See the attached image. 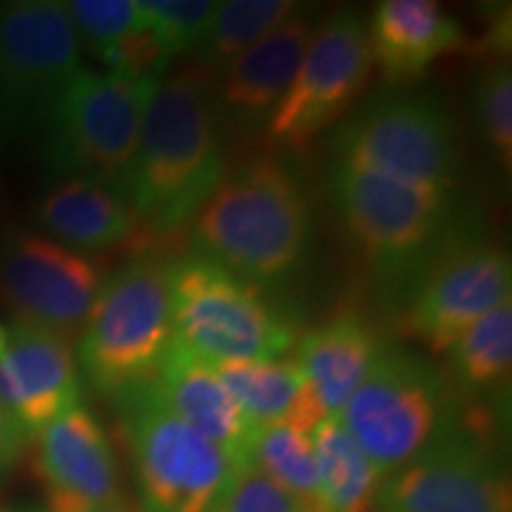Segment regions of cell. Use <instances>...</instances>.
I'll list each match as a JSON object with an SVG mask.
<instances>
[{"label":"cell","mask_w":512,"mask_h":512,"mask_svg":"<svg viewBox=\"0 0 512 512\" xmlns=\"http://www.w3.org/2000/svg\"><path fill=\"white\" fill-rule=\"evenodd\" d=\"M382 344L358 313H339L299 339L297 361L325 415H339L366 380Z\"/></svg>","instance_id":"obj_21"},{"label":"cell","mask_w":512,"mask_h":512,"mask_svg":"<svg viewBox=\"0 0 512 512\" xmlns=\"http://www.w3.org/2000/svg\"><path fill=\"white\" fill-rule=\"evenodd\" d=\"M451 373L460 387L472 392L501 387L510 377L512 363V302L496 306L479 318L448 349Z\"/></svg>","instance_id":"obj_26"},{"label":"cell","mask_w":512,"mask_h":512,"mask_svg":"<svg viewBox=\"0 0 512 512\" xmlns=\"http://www.w3.org/2000/svg\"><path fill=\"white\" fill-rule=\"evenodd\" d=\"M216 512H302L280 484L256 465H242L230 479Z\"/></svg>","instance_id":"obj_30"},{"label":"cell","mask_w":512,"mask_h":512,"mask_svg":"<svg viewBox=\"0 0 512 512\" xmlns=\"http://www.w3.org/2000/svg\"><path fill=\"white\" fill-rule=\"evenodd\" d=\"M29 512H43V510H29Z\"/></svg>","instance_id":"obj_34"},{"label":"cell","mask_w":512,"mask_h":512,"mask_svg":"<svg viewBox=\"0 0 512 512\" xmlns=\"http://www.w3.org/2000/svg\"><path fill=\"white\" fill-rule=\"evenodd\" d=\"M510 290V256L498 245L479 240L439 247L420 266L403 328L422 347L444 354L479 318L510 302Z\"/></svg>","instance_id":"obj_12"},{"label":"cell","mask_w":512,"mask_h":512,"mask_svg":"<svg viewBox=\"0 0 512 512\" xmlns=\"http://www.w3.org/2000/svg\"><path fill=\"white\" fill-rule=\"evenodd\" d=\"M368 24L339 12L313 31L304 60L266 124L273 147L302 150L318 133L349 112L373 74Z\"/></svg>","instance_id":"obj_10"},{"label":"cell","mask_w":512,"mask_h":512,"mask_svg":"<svg viewBox=\"0 0 512 512\" xmlns=\"http://www.w3.org/2000/svg\"><path fill=\"white\" fill-rule=\"evenodd\" d=\"M157 81L117 69H81L48 121L50 164L69 178H93L119 190Z\"/></svg>","instance_id":"obj_6"},{"label":"cell","mask_w":512,"mask_h":512,"mask_svg":"<svg viewBox=\"0 0 512 512\" xmlns=\"http://www.w3.org/2000/svg\"><path fill=\"white\" fill-rule=\"evenodd\" d=\"M221 178L223 143L214 79L200 67L159 79L145 107L121 197L150 233L171 235L195 219Z\"/></svg>","instance_id":"obj_1"},{"label":"cell","mask_w":512,"mask_h":512,"mask_svg":"<svg viewBox=\"0 0 512 512\" xmlns=\"http://www.w3.org/2000/svg\"><path fill=\"white\" fill-rule=\"evenodd\" d=\"M145 512H216L235 467L171 411L155 377L117 396Z\"/></svg>","instance_id":"obj_5"},{"label":"cell","mask_w":512,"mask_h":512,"mask_svg":"<svg viewBox=\"0 0 512 512\" xmlns=\"http://www.w3.org/2000/svg\"><path fill=\"white\" fill-rule=\"evenodd\" d=\"M382 512H512L510 479L470 434H437L382 482Z\"/></svg>","instance_id":"obj_14"},{"label":"cell","mask_w":512,"mask_h":512,"mask_svg":"<svg viewBox=\"0 0 512 512\" xmlns=\"http://www.w3.org/2000/svg\"><path fill=\"white\" fill-rule=\"evenodd\" d=\"M38 221L55 242L79 254L105 252L138 233V219L119 190L93 178H64L38 204Z\"/></svg>","instance_id":"obj_20"},{"label":"cell","mask_w":512,"mask_h":512,"mask_svg":"<svg viewBox=\"0 0 512 512\" xmlns=\"http://www.w3.org/2000/svg\"><path fill=\"white\" fill-rule=\"evenodd\" d=\"M299 15L292 0H228L219 3L207 36L197 48L200 69L216 81L235 57H240L261 38L273 34L280 24Z\"/></svg>","instance_id":"obj_24"},{"label":"cell","mask_w":512,"mask_h":512,"mask_svg":"<svg viewBox=\"0 0 512 512\" xmlns=\"http://www.w3.org/2000/svg\"><path fill=\"white\" fill-rule=\"evenodd\" d=\"M313 31L309 17L294 15L235 57L214 81L219 119L242 133L266 131L304 60Z\"/></svg>","instance_id":"obj_16"},{"label":"cell","mask_w":512,"mask_h":512,"mask_svg":"<svg viewBox=\"0 0 512 512\" xmlns=\"http://www.w3.org/2000/svg\"><path fill=\"white\" fill-rule=\"evenodd\" d=\"M249 463L280 484L302 512H328L320 486L313 432L294 425H271L256 432Z\"/></svg>","instance_id":"obj_25"},{"label":"cell","mask_w":512,"mask_h":512,"mask_svg":"<svg viewBox=\"0 0 512 512\" xmlns=\"http://www.w3.org/2000/svg\"><path fill=\"white\" fill-rule=\"evenodd\" d=\"M335 162L451 192L458 145L451 121L427 100H382L339 128Z\"/></svg>","instance_id":"obj_11"},{"label":"cell","mask_w":512,"mask_h":512,"mask_svg":"<svg viewBox=\"0 0 512 512\" xmlns=\"http://www.w3.org/2000/svg\"><path fill=\"white\" fill-rule=\"evenodd\" d=\"M368 36L375 67L392 83L420 79L465 43L463 27L434 0H384L373 12Z\"/></svg>","instance_id":"obj_19"},{"label":"cell","mask_w":512,"mask_h":512,"mask_svg":"<svg viewBox=\"0 0 512 512\" xmlns=\"http://www.w3.org/2000/svg\"><path fill=\"white\" fill-rule=\"evenodd\" d=\"M69 17L79 38L107 60L138 29L136 0H72Z\"/></svg>","instance_id":"obj_29"},{"label":"cell","mask_w":512,"mask_h":512,"mask_svg":"<svg viewBox=\"0 0 512 512\" xmlns=\"http://www.w3.org/2000/svg\"><path fill=\"white\" fill-rule=\"evenodd\" d=\"M155 382L178 418L219 446L235 467L249 465L259 430L245 418L211 363L174 337L159 363Z\"/></svg>","instance_id":"obj_17"},{"label":"cell","mask_w":512,"mask_h":512,"mask_svg":"<svg viewBox=\"0 0 512 512\" xmlns=\"http://www.w3.org/2000/svg\"><path fill=\"white\" fill-rule=\"evenodd\" d=\"M8 332V349L0 356V403L29 439L79 406L81 375L67 339L17 320Z\"/></svg>","instance_id":"obj_15"},{"label":"cell","mask_w":512,"mask_h":512,"mask_svg":"<svg viewBox=\"0 0 512 512\" xmlns=\"http://www.w3.org/2000/svg\"><path fill=\"white\" fill-rule=\"evenodd\" d=\"M81 69V38L67 3L22 0L0 10V119L48 124Z\"/></svg>","instance_id":"obj_9"},{"label":"cell","mask_w":512,"mask_h":512,"mask_svg":"<svg viewBox=\"0 0 512 512\" xmlns=\"http://www.w3.org/2000/svg\"><path fill=\"white\" fill-rule=\"evenodd\" d=\"M332 195L356 247L384 271L425 264L451 216V192L335 162Z\"/></svg>","instance_id":"obj_8"},{"label":"cell","mask_w":512,"mask_h":512,"mask_svg":"<svg viewBox=\"0 0 512 512\" xmlns=\"http://www.w3.org/2000/svg\"><path fill=\"white\" fill-rule=\"evenodd\" d=\"M34 465L50 494H69L91 503L124 498L110 439L81 403L36 434Z\"/></svg>","instance_id":"obj_18"},{"label":"cell","mask_w":512,"mask_h":512,"mask_svg":"<svg viewBox=\"0 0 512 512\" xmlns=\"http://www.w3.org/2000/svg\"><path fill=\"white\" fill-rule=\"evenodd\" d=\"M195 254L259 287L290 280L311 247V204L275 157H259L221 178L190 221Z\"/></svg>","instance_id":"obj_2"},{"label":"cell","mask_w":512,"mask_h":512,"mask_svg":"<svg viewBox=\"0 0 512 512\" xmlns=\"http://www.w3.org/2000/svg\"><path fill=\"white\" fill-rule=\"evenodd\" d=\"M102 287L98 266L60 242L24 235L0 249V294L17 323L72 342L81 335Z\"/></svg>","instance_id":"obj_13"},{"label":"cell","mask_w":512,"mask_h":512,"mask_svg":"<svg viewBox=\"0 0 512 512\" xmlns=\"http://www.w3.org/2000/svg\"><path fill=\"white\" fill-rule=\"evenodd\" d=\"M337 418L387 477L411 463L446 427V382L427 358L382 344L366 380Z\"/></svg>","instance_id":"obj_7"},{"label":"cell","mask_w":512,"mask_h":512,"mask_svg":"<svg viewBox=\"0 0 512 512\" xmlns=\"http://www.w3.org/2000/svg\"><path fill=\"white\" fill-rule=\"evenodd\" d=\"M138 29L174 60L202 46L219 3L214 0H136Z\"/></svg>","instance_id":"obj_27"},{"label":"cell","mask_w":512,"mask_h":512,"mask_svg":"<svg viewBox=\"0 0 512 512\" xmlns=\"http://www.w3.org/2000/svg\"><path fill=\"white\" fill-rule=\"evenodd\" d=\"M214 368L256 430L294 425L313 432L320 420L328 418L297 358L230 361Z\"/></svg>","instance_id":"obj_22"},{"label":"cell","mask_w":512,"mask_h":512,"mask_svg":"<svg viewBox=\"0 0 512 512\" xmlns=\"http://www.w3.org/2000/svg\"><path fill=\"white\" fill-rule=\"evenodd\" d=\"M174 337L211 366L275 361L297 342L292 320L264 287L207 259L188 254L169 266Z\"/></svg>","instance_id":"obj_3"},{"label":"cell","mask_w":512,"mask_h":512,"mask_svg":"<svg viewBox=\"0 0 512 512\" xmlns=\"http://www.w3.org/2000/svg\"><path fill=\"white\" fill-rule=\"evenodd\" d=\"M169 261L140 254L105 280L76 347V366L91 387L117 396L152 380L174 342Z\"/></svg>","instance_id":"obj_4"},{"label":"cell","mask_w":512,"mask_h":512,"mask_svg":"<svg viewBox=\"0 0 512 512\" xmlns=\"http://www.w3.org/2000/svg\"><path fill=\"white\" fill-rule=\"evenodd\" d=\"M320 486L328 512H373L382 489V472L349 437L337 415H328L313 430Z\"/></svg>","instance_id":"obj_23"},{"label":"cell","mask_w":512,"mask_h":512,"mask_svg":"<svg viewBox=\"0 0 512 512\" xmlns=\"http://www.w3.org/2000/svg\"><path fill=\"white\" fill-rule=\"evenodd\" d=\"M48 512H133L124 498L114 503H91L69 494H50Z\"/></svg>","instance_id":"obj_32"},{"label":"cell","mask_w":512,"mask_h":512,"mask_svg":"<svg viewBox=\"0 0 512 512\" xmlns=\"http://www.w3.org/2000/svg\"><path fill=\"white\" fill-rule=\"evenodd\" d=\"M24 441H27V434L22 432V427L17 425L15 418L0 403V484L8 477L12 465H15L19 453H22Z\"/></svg>","instance_id":"obj_31"},{"label":"cell","mask_w":512,"mask_h":512,"mask_svg":"<svg viewBox=\"0 0 512 512\" xmlns=\"http://www.w3.org/2000/svg\"><path fill=\"white\" fill-rule=\"evenodd\" d=\"M479 126L494 147L505 169L512 164V72L510 64L494 60L486 64L475 86Z\"/></svg>","instance_id":"obj_28"},{"label":"cell","mask_w":512,"mask_h":512,"mask_svg":"<svg viewBox=\"0 0 512 512\" xmlns=\"http://www.w3.org/2000/svg\"><path fill=\"white\" fill-rule=\"evenodd\" d=\"M8 337H10L8 328H5V325L0 323V356H3L5 349H8Z\"/></svg>","instance_id":"obj_33"}]
</instances>
